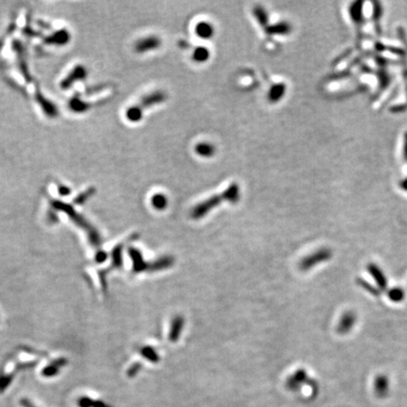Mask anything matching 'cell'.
I'll list each match as a JSON object with an SVG mask.
<instances>
[{"label": "cell", "mask_w": 407, "mask_h": 407, "mask_svg": "<svg viewBox=\"0 0 407 407\" xmlns=\"http://www.w3.org/2000/svg\"><path fill=\"white\" fill-rule=\"evenodd\" d=\"M167 98V95L162 91H157L152 94L143 96L141 101L126 111V117L131 122H139L142 117V112L145 109L154 107L155 105L161 104Z\"/></svg>", "instance_id": "cell-3"}, {"label": "cell", "mask_w": 407, "mask_h": 407, "mask_svg": "<svg viewBox=\"0 0 407 407\" xmlns=\"http://www.w3.org/2000/svg\"><path fill=\"white\" fill-rule=\"evenodd\" d=\"M128 254L133 263V271L136 273L142 271H162L172 267L175 263V258L172 257H163L154 262H146L142 258V253L134 247L128 248Z\"/></svg>", "instance_id": "cell-2"}, {"label": "cell", "mask_w": 407, "mask_h": 407, "mask_svg": "<svg viewBox=\"0 0 407 407\" xmlns=\"http://www.w3.org/2000/svg\"><path fill=\"white\" fill-rule=\"evenodd\" d=\"M67 359H65V358H63V357H61V358H58V359L54 360V361H53L50 365L45 366V367L42 369L41 373H42V375H43V376H45V377H51V376H55V375H57V374L59 373V371H60V367L67 365Z\"/></svg>", "instance_id": "cell-11"}, {"label": "cell", "mask_w": 407, "mask_h": 407, "mask_svg": "<svg viewBox=\"0 0 407 407\" xmlns=\"http://www.w3.org/2000/svg\"><path fill=\"white\" fill-rule=\"evenodd\" d=\"M79 404H80V407H91L92 405H94L92 400H90L89 398H81L80 400Z\"/></svg>", "instance_id": "cell-27"}, {"label": "cell", "mask_w": 407, "mask_h": 407, "mask_svg": "<svg viewBox=\"0 0 407 407\" xmlns=\"http://www.w3.org/2000/svg\"><path fill=\"white\" fill-rule=\"evenodd\" d=\"M404 157L407 162V132L405 135V141H404Z\"/></svg>", "instance_id": "cell-28"}, {"label": "cell", "mask_w": 407, "mask_h": 407, "mask_svg": "<svg viewBox=\"0 0 407 407\" xmlns=\"http://www.w3.org/2000/svg\"><path fill=\"white\" fill-rule=\"evenodd\" d=\"M400 187H401V189H402V190H405V191H407V177L404 178V179L400 182Z\"/></svg>", "instance_id": "cell-29"}, {"label": "cell", "mask_w": 407, "mask_h": 407, "mask_svg": "<svg viewBox=\"0 0 407 407\" xmlns=\"http://www.w3.org/2000/svg\"><path fill=\"white\" fill-rule=\"evenodd\" d=\"M107 258H108V255H107L106 252H104V251H98L96 253V255H95V261L98 262V263H102V262H104L107 259Z\"/></svg>", "instance_id": "cell-25"}, {"label": "cell", "mask_w": 407, "mask_h": 407, "mask_svg": "<svg viewBox=\"0 0 407 407\" xmlns=\"http://www.w3.org/2000/svg\"><path fill=\"white\" fill-rule=\"evenodd\" d=\"M122 248H123V244L117 245L113 250H112V254H111V258H112V261H111V266L108 268L107 270L99 272V276H100V282L102 285V288L103 290L107 289V282H106V277L107 274L109 273V271H111L112 269H120L122 268Z\"/></svg>", "instance_id": "cell-6"}, {"label": "cell", "mask_w": 407, "mask_h": 407, "mask_svg": "<svg viewBox=\"0 0 407 407\" xmlns=\"http://www.w3.org/2000/svg\"><path fill=\"white\" fill-rule=\"evenodd\" d=\"M140 369H141V364H139V363H135L134 365H132V366L129 367V369H128V371H127V374H128L129 376H133V375H135L136 373H137Z\"/></svg>", "instance_id": "cell-26"}, {"label": "cell", "mask_w": 407, "mask_h": 407, "mask_svg": "<svg viewBox=\"0 0 407 407\" xmlns=\"http://www.w3.org/2000/svg\"><path fill=\"white\" fill-rule=\"evenodd\" d=\"M54 206L59 208V209L63 210L65 213H67L68 216L71 218V220L75 224H77L80 227H81L85 230V232L88 235L89 241H90L92 245H94V246H100L101 245L102 240H101V237H100L99 233L87 221H85L84 218L80 216L71 206L62 204V203H58V202L54 204Z\"/></svg>", "instance_id": "cell-4"}, {"label": "cell", "mask_w": 407, "mask_h": 407, "mask_svg": "<svg viewBox=\"0 0 407 407\" xmlns=\"http://www.w3.org/2000/svg\"><path fill=\"white\" fill-rule=\"evenodd\" d=\"M184 318L182 316H177L175 319H173L171 328H170V334H169V339L171 342H177L184 327Z\"/></svg>", "instance_id": "cell-10"}, {"label": "cell", "mask_w": 407, "mask_h": 407, "mask_svg": "<svg viewBox=\"0 0 407 407\" xmlns=\"http://www.w3.org/2000/svg\"><path fill=\"white\" fill-rule=\"evenodd\" d=\"M167 204H168V199H167V197L164 194L157 193V194H155L153 196V198H152V205L155 208L160 209V210H163V209H164L167 206Z\"/></svg>", "instance_id": "cell-22"}, {"label": "cell", "mask_w": 407, "mask_h": 407, "mask_svg": "<svg viewBox=\"0 0 407 407\" xmlns=\"http://www.w3.org/2000/svg\"><path fill=\"white\" fill-rule=\"evenodd\" d=\"M356 283L360 285L362 288H364L369 294H371V295H373L375 297H379L380 296V289L377 286H374V285L369 284L365 279H363V278H357Z\"/></svg>", "instance_id": "cell-21"}, {"label": "cell", "mask_w": 407, "mask_h": 407, "mask_svg": "<svg viewBox=\"0 0 407 407\" xmlns=\"http://www.w3.org/2000/svg\"><path fill=\"white\" fill-rule=\"evenodd\" d=\"M22 404L25 406V407H34L32 406V405H31V404H30V403H29V402H28V401H27V400H23V401H22Z\"/></svg>", "instance_id": "cell-30"}, {"label": "cell", "mask_w": 407, "mask_h": 407, "mask_svg": "<svg viewBox=\"0 0 407 407\" xmlns=\"http://www.w3.org/2000/svg\"><path fill=\"white\" fill-rule=\"evenodd\" d=\"M306 379H307L306 372L304 369H299L288 379L287 386L290 388H297L301 386V384H303Z\"/></svg>", "instance_id": "cell-17"}, {"label": "cell", "mask_w": 407, "mask_h": 407, "mask_svg": "<svg viewBox=\"0 0 407 407\" xmlns=\"http://www.w3.org/2000/svg\"><path fill=\"white\" fill-rule=\"evenodd\" d=\"M209 51L205 47H198L194 50L193 60L197 62H204L209 58Z\"/></svg>", "instance_id": "cell-24"}, {"label": "cell", "mask_w": 407, "mask_h": 407, "mask_svg": "<svg viewBox=\"0 0 407 407\" xmlns=\"http://www.w3.org/2000/svg\"><path fill=\"white\" fill-rule=\"evenodd\" d=\"M161 39L157 36H148L136 43V50L139 53H145L148 51L155 50L161 46Z\"/></svg>", "instance_id": "cell-9"}, {"label": "cell", "mask_w": 407, "mask_h": 407, "mask_svg": "<svg viewBox=\"0 0 407 407\" xmlns=\"http://www.w3.org/2000/svg\"><path fill=\"white\" fill-rule=\"evenodd\" d=\"M195 151L201 157L208 158V157H211V156L214 155L215 147L209 142H200L199 144L196 145Z\"/></svg>", "instance_id": "cell-20"}, {"label": "cell", "mask_w": 407, "mask_h": 407, "mask_svg": "<svg viewBox=\"0 0 407 407\" xmlns=\"http://www.w3.org/2000/svg\"><path fill=\"white\" fill-rule=\"evenodd\" d=\"M285 89H286V86L284 83H277V84L273 85L270 89L269 94H268L269 100L271 102H273V103L278 102L279 100H281L282 97L285 95Z\"/></svg>", "instance_id": "cell-13"}, {"label": "cell", "mask_w": 407, "mask_h": 407, "mask_svg": "<svg viewBox=\"0 0 407 407\" xmlns=\"http://www.w3.org/2000/svg\"><path fill=\"white\" fill-rule=\"evenodd\" d=\"M332 258H333V252L330 248L328 247L320 248L311 253L310 255L303 258V260L300 262V269L304 271H309L314 267L329 261Z\"/></svg>", "instance_id": "cell-5"}, {"label": "cell", "mask_w": 407, "mask_h": 407, "mask_svg": "<svg viewBox=\"0 0 407 407\" xmlns=\"http://www.w3.org/2000/svg\"><path fill=\"white\" fill-rule=\"evenodd\" d=\"M291 31V27L286 22H280L269 26L265 32L269 35H286Z\"/></svg>", "instance_id": "cell-12"}, {"label": "cell", "mask_w": 407, "mask_h": 407, "mask_svg": "<svg viewBox=\"0 0 407 407\" xmlns=\"http://www.w3.org/2000/svg\"><path fill=\"white\" fill-rule=\"evenodd\" d=\"M350 15L353 22L360 24L363 21V3L361 1L353 2L350 7Z\"/></svg>", "instance_id": "cell-16"}, {"label": "cell", "mask_w": 407, "mask_h": 407, "mask_svg": "<svg viewBox=\"0 0 407 407\" xmlns=\"http://www.w3.org/2000/svg\"><path fill=\"white\" fill-rule=\"evenodd\" d=\"M240 199V187L238 184L233 183L227 188V190L223 191L220 194L213 195L212 197H209L208 199L204 200L203 202L195 205L191 211V217L195 220H199L201 218L205 216L210 210L215 208L218 205H220L223 202H230V203H236Z\"/></svg>", "instance_id": "cell-1"}, {"label": "cell", "mask_w": 407, "mask_h": 407, "mask_svg": "<svg viewBox=\"0 0 407 407\" xmlns=\"http://www.w3.org/2000/svg\"><path fill=\"white\" fill-rule=\"evenodd\" d=\"M141 353H142V355L143 357H145L146 359H148L149 361L153 362V363H157L160 360V356L158 355L157 352L152 347H149V346L143 347L141 350Z\"/></svg>", "instance_id": "cell-23"}, {"label": "cell", "mask_w": 407, "mask_h": 407, "mask_svg": "<svg viewBox=\"0 0 407 407\" xmlns=\"http://www.w3.org/2000/svg\"><path fill=\"white\" fill-rule=\"evenodd\" d=\"M374 388H375L376 393L378 394L380 397L386 396L388 392V388H389V383H388L387 377L384 374L376 376L374 381Z\"/></svg>", "instance_id": "cell-14"}, {"label": "cell", "mask_w": 407, "mask_h": 407, "mask_svg": "<svg viewBox=\"0 0 407 407\" xmlns=\"http://www.w3.org/2000/svg\"><path fill=\"white\" fill-rule=\"evenodd\" d=\"M366 271L374 279L377 287L381 291H385L387 289L388 281L387 278L386 273L381 269L380 267L375 263H368L366 266Z\"/></svg>", "instance_id": "cell-7"}, {"label": "cell", "mask_w": 407, "mask_h": 407, "mask_svg": "<svg viewBox=\"0 0 407 407\" xmlns=\"http://www.w3.org/2000/svg\"><path fill=\"white\" fill-rule=\"evenodd\" d=\"M356 322H357V316L353 311L349 310V311L343 313L337 327L338 333L340 335H347L348 333L352 331Z\"/></svg>", "instance_id": "cell-8"}, {"label": "cell", "mask_w": 407, "mask_h": 407, "mask_svg": "<svg viewBox=\"0 0 407 407\" xmlns=\"http://www.w3.org/2000/svg\"><path fill=\"white\" fill-rule=\"evenodd\" d=\"M195 31L202 39H208L213 36L214 28L211 24L207 22H201L195 27Z\"/></svg>", "instance_id": "cell-15"}, {"label": "cell", "mask_w": 407, "mask_h": 407, "mask_svg": "<svg viewBox=\"0 0 407 407\" xmlns=\"http://www.w3.org/2000/svg\"><path fill=\"white\" fill-rule=\"evenodd\" d=\"M254 15L258 20V24L261 26V27L264 29V31L269 27V17L268 14L266 13V11L260 7V6H257L254 9Z\"/></svg>", "instance_id": "cell-18"}, {"label": "cell", "mask_w": 407, "mask_h": 407, "mask_svg": "<svg viewBox=\"0 0 407 407\" xmlns=\"http://www.w3.org/2000/svg\"><path fill=\"white\" fill-rule=\"evenodd\" d=\"M387 297L393 303H402L406 298V291L400 286H394L387 291Z\"/></svg>", "instance_id": "cell-19"}]
</instances>
